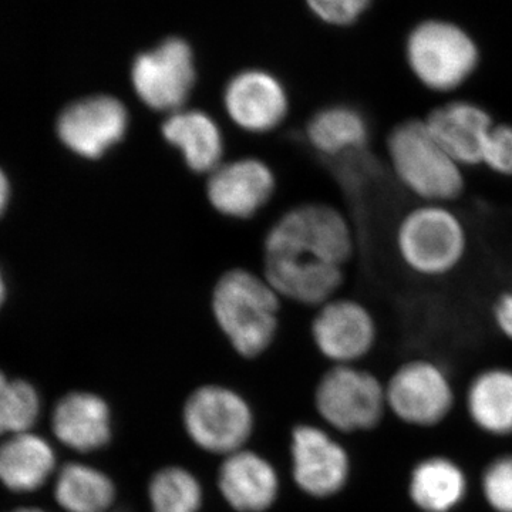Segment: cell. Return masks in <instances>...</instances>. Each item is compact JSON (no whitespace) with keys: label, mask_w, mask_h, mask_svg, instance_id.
Listing matches in <instances>:
<instances>
[{"label":"cell","mask_w":512,"mask_h":512,"mask_svg":"<svg viewBox=\"0 0 512 512\" xmlns=\"http://www.w3.org/2000/svg\"><path fill=\"white\" fill-rule=\"evenodd\" d=\"M384 148L393 177L417 202L453 205L463 197L466 168L440 146L424 119L400 121Z\"/></svg>","instance_id":"277c9868"},{"label":"cell","mask_w":512,"mask_h":512,"mask_svg":"<svg viewBox=\"0 0 512 512\" xmlns=\"http://www.w3.org/2000/svg\"><path fill=\"white\" fill-rule=\"evenodd\" d=\"M424 121L440 146L464 168L480 165L485 140L497 123L484 106L464 99L444 101Z\"/></svg>","instance_id":"9a60e30c"},{"label":"cell","mask_w":512,"mask_h":512,"mask_svg":"<svg viewBox=\"0 0 512 512\" xmlns=\"http://www.w3.org/2000/svg\"><path fill=\"white\" fill-rule=\"evenodd\" d=\"M466 221L451 204L417 202L397 221L393 247L409 274L437 281L456 274L470 252Z\"/></svg>","instance_id":"3957f363"},{"label":"cell","mask_w":512,"mask_h":512,"mask_svg":"<svg viewBox=\"0 0 512 512\" xmlns=\"http://www.w3.org/2000/svg\"><path fill=\"white\" fill-rule=\"evenodd\" d=\"M355 251V228L345 212L326 202H305L289 208L266 231L262 266L345 268Z\"/></svg>","instance_id":"6da1fadb"},{"label":"cell","mask_w":512,"mask_h":512,"mask_svg":"<svg viewBox=\"0 0 512 512\" xmlns=\"http://www.w3.org/2000/svg\"><path fill=\"white\" fill-rule=\"evenodd\" d=\"M276 184L275 171L262 158L238 157L207 175L204 192L208 205L221 217L248 221L271 202Z\"/></svg>","instance_id":"30bf717a"},{"label":"cell","mask_w":512,"mask_h":512,"mask_svg":"<svg viewBox=\"0 0 512 512\" xmlns=\"http://www.w3.org/2000/svg\"><path fill=\"white\" fill-rule=\"evenodd\" d=\"M153 512H198L202 504L200 481L181 467L158 471L148 487Z\"/></svg>","instance_id":"cb8c5ba5"},{"label":"cell","mask_w":512,"mask_h":512,"mask_svg":"<svg viewBox=\"0 0 512 512\" xmlns=\"http://www.w3.org/2000/svg\"><path fill=\"white\" fill-rule=\"evenodd\" d=\"M3 298H5V284H3L2 275H0V305H2Z\"/></svg>","instance_id":"4dcf8cb0"},{"label":"cell","mask_w":512,"mask_h":512,"mask_svg":"<svg viewBox=\"0 0 512 512\" xmlns=\"http://www.w3.org/2000/svg\"><path fill=\"white\" fill-rule=\"evenodd\" d=\"M9 198V184L5 174L0 170V214L5 210Z\"/></svg>","instance_id":"f546056e"},{"label":"cell","mask_w":512,"mask_h":512,"mask_svg":"<svg viewBox=\"0 0 512 512\" xmlns=\"http://www.w3.org/2000/svg\"><path fill=\"white\" fill-rule=\"evenodd\" d=\"M467 481L461 468L443 457L427 458L414 468L409 493L423 512H450L466 497Z\"/></svg>","instance_id":"44dd1931"},{"label":"cell","mask_w":512,"mask_h":512,"mask_svg":"<svg viewBox=\"0 0 512 512\" xmlns=\"http://www.w3.org/2000/svg\"><path fill=\"white\" fill-rule=\"evenodd\" d=\"M218 485L227 503L239 512L268 510L279 490L274 467L251 451L229 454L218 473Z\"/></svg>","instance_id":"e0dca14e"},{"label":"cell","mask_w":512,"mask_h":512,"mask_svg":"<svg viewBox=\"0 0 512 512\" xmlns=\"http://www.w3.org/2000/svg\"><path fill=\"white\" fill-rule=\"evenodd\" d=\"M12 512H45V511L39 510V508H19V510H15Z\"/></svg>","instance_id":"1f68e13d"},{"label":"cell","mask_w":512,"mask_h":512,"mask_svg":"<svg viewBox=\"0 0 512 512\" xmlns=\"http://www.w3.org/2000/svg\"><path fill=\"white\" fill-rule=\"evenodd\" d=\"M131 128L130 110L111 94H93L64 107L56 133L77 157L99 161L126 140Z\"/></svg>","instance_id":"52a82bcc"},{"label":"cell","mask_w":512,"mask_h":512,"mask_svg":"<svg viewBox=\"0 0 512 512\" xmlns=\"http://www.w3.org/2000/svg\"><path fill=\"white\" fill-rule=\"evenodd\" d=\"M386 399L397 419L412 426L431 427L450 413L453 390L437 363L414 359L394 372L386 387Z\"/></svg>","instance_id":"8fae6325"},{"label":"cell","mask_w":512,"mask_h":512,"mask_svg":"<svg viewBox=\"0 0 512 512\" xmlns=\"http://www.w3.org/2000/svg\"><path fill=\"white\" fill-rule=\"evenodd\" d=\"M480 165L498 177H512V124H494L485 140Z\"/></svg>","instance_id":"484cf974"},{"label":"cell","mask_w":512,"mask_h":512,"mask_svg":"<svg viewBox=\"0 0 512 512\" xmlns=\"http://www.w3.org/2000/svg\"><path fill=\"white\" fill-rule=\"evenodd\" d=\"M130 82L138 101L153 113L167 116L184 109L197 82L190 45L171 37L140 53L131 64Z\"/></svg>","instance_id":"8992f818"},{"label":"cell","mask_w":512,"mask_h":512,"mask_svg":"<svg viewBox=\"0 0 512 512\" xmlns=\"http://www.w3.org/2000/svg\"><path fill=\"white\" fill-rule=\"evenodd\" d=\"M487 503L497 512H512V454L495 460L483 477Z\"/></svg>","instance_id":"4316f807"},{"label":"cell","mask_w":512,"mask_h":512,"mask_svg":"<svg viewBox=\"0 0 512 512\" xmlns=\"http://www.w3.org/2000/svg\"><path fill=\"white\" fill-rule=\"evenodd\" d=\"M55 497L67 512H106L116 498V487L97 468L70 463L57 476Z\"/></svg>","instance_id":"603a6c76"},{"label":"cell","mask_w":512,"mask_h":512,"mask_svg":"<svg viewBox=\"0 0 512 512\" xmlns=\"http://www.w3.org/2000/svg\"><path fill=\"white\" fill-rule=\"evenodd\" d=\"M292 461L296 484L312 497L339 493L349 478L345 448L316 427L299 426L293 431Z\"/></svg>","instance_id":"5bb4252c"},{"label":"cell","mask_w":512,"mask_h":512,"mask_svg":"<svg viewBox=\"0 0 512 512\" xmlns=\"http://www.w3.org/2000/svg\"><path fill=\"white\" fill-rule=\"evenodd\" d=\"M491 318L498 332L512 342V286L495 298Z\"/></svg>","instance_id":"f1b7e54d"},{"label":"cell","mask_w":512,"mask_h":512,"mask_svg":"<svg viewBox=\"0 0 512 512\" xmlns=\"http://www.w3.org/2000/svg\"><path fill=\"white\" fill-rule=\"evenodd\" d=\"M282 298L264 275L248 268L228 269L210 293L212 318L239 355H262L274 342Z\"/></svg>","instance_id":"7a4b0ae2"},{"label":"cell","mask_w":512,"mask_h":512,"mask_svg":"<svg viewBox=\"0 0 512 512\" xmlns=\"http://www.w3.org/2000/svg\"><path fill=\"white\" fill-rule=\"evenodd\" d=\"M372 0H308L320 19L330 25L346 26L356 22Z\"/></svg>","instance_id":"83f0119b"},{"label":"cell","mask_w":512,"mask_h":512,"mask_svg":"<svg viewBox=\"0 0 512 512\" xmlns=\"http://www.w3.org/2000/svg\"><path fill=\"white\" fill-rule=\"evenodd\" d=\"M56 468L55 451L33 433L12 434L0 443V483L15 493H32Z\"/></svg>","instance_id":"ffe728a7"},{"label":"cell","mask_w":512,"mask_h":512,"mask_svg":"<svg viewBox=\"0 0 512 512\" xmlns=\"http://www.w3.org/2000/svg\"><path fill=\"white\" fill-rule=\"evenodd\" d=\"M252 423L247 402L225 387H201L185 403V430L197 446L210 453H237L251 436Z\"/></svg>","instance_id":"9c48e42d"},{"label":"cell","mask_w":512,"mask_h":512,"mask_svg":"<svg viewBox=\"0 0 512 512\" xmlns=\"http://www.w3.org/2000/svg\"><path fill=\"white\" fill-rule=\"evenodd\" d=\"M370 123L365 114L349 104H330L309 117L305 137L309 146L325 158L342 160L363 153L369 146Z\"/></svg>","instance_id":"ac0fdd59"},{"label":"cell","mask_w":512,"mask_h":512,"mask_svg":"<svg viewBox=\"0 0 512 512\" xmlns=\"http://www.w3.org/2000/svg\"><path fill=\"white\" fill-rule=\"evenodd\" d=\"M468 413L485 433L507 436L512 433V370L488 369L471 383L467 396Z\"/></svg>","instance_id":"7402d4cb"},{"label":"cell","mask_w":512,"mask_h":512,"mask_svg":"<svg viewBox=\"0 0 512 512\" xmlns=\"http://www.w3.org/2000/svg\"><path fill=\"white\" fill-rule=\"evenodd\" d=\"M52 429L64 446L82 453L99 450L111 439L109 406L93 393L66 394L53 410Z\"/></svg>","instance_id":"d6986e66"},{"label":"cell","mask_w":512,"mask_h":512,"mask_svg":"<svg viewBox=\"0 0 512 512\" xmlns=\"http://www.w3.org/2000/svg\"><path fill=\"white\" fill-rule=\"evenodd\" d=\"M40 414V397L25 380H9L0 372V436L29 433Z\"/></svg>","instance_id":"d4e9b609"},{"label":"cell","mask_w":512,"mask_h":512,"mask_svg":"<svg viewBox=\"0 0 512 512\" xmlns=\"http://www.w3.org/2000/svg\"><path fill=\"white\" fill-rule=\"evenodd\" d=\"M160 134L192 174L207 177L225 161L224 133L208 111L184 107L167 114L161 121Z\"/></svg>","instance_id":"2e32d148"},{"label":"cell","mask_w":512,"mask_h":512,"mask_svg":"<svg viewBox=\"0 0 512 512\" xmlns=\"http://www.w3.org/2000/svg\"><path fill=\"white\" fill-rule=\"evenodd\" d=\"M410 72L431 93L460 90L477 72L480 50L466 30L443 20L420 23L407 37Z\"/></svg>","instance_id":"5b68a950"},{"label":"cell","mask_w":512,"mask_h":512,"mask_svg":"<svg viewBox=\"0 0 512 512\" xmlns=\"http://www.w3.org/2000/svg\"><path fill=\"white\" fill-rule=\"evenodd\" d=\"M311 330L316 348L336 366L363 359L377 340V322L370 309L357 299L340 295L319 306Z\"/></svg>","instance_id":"4fadbf2b"},{"label":"cell","mask_w":512,"mask_h":512,"mask_svg":"<svg viewBox=\"0 0 512 512\" xmlns=\"http://www.w3.org/2000/svg\"><path fill=\"white\" fill-rule=\"evenodd\" d=\"M320 416L335 429L369 430L379 424L386 410V389L376 376L353 365L330 369L316 390Z\"/></svg>","instance_id":"ba28073f"},{"label":"cell","mask_w":512,"mask_h":512,"mask_svg":"<svg viewBox=\"0 0 512 512\" xmlns=\"http://www.w3.org/2000/svg\"><path fill=\"white\" fill-rule=\"evenodd\" d=\"M222 107L238 130L264 136L285 123L291 101L284 84L274 74L248 69L229 80L222 93Z\"/></svg>","instance_id":"7c38bea8"}]
</instances>
